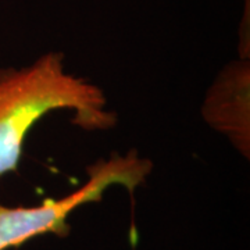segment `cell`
I'll return each mask as SVG.
<instances>
[{"instance_id":"1","label":"cell","mask_w":250,"mask_h":250,"mask_svg":"<svg viewBox=\"0 0 250 250\" xmlns=\"http://www.w3.org/2000/svg\"><path fill=\"white\" fill-rule=\"evenodd\" d=\"M106 104L98 85L65 71L59 52L22 68L0 70V177L17 172L28 132L47 113L68 108L82 129L107 131L117 124V114Z\"/></svg>"},{"instance_id":"2","label":"cell","mask_w":250,"mask_h":250,"mask_svg":"<svg viewBox=\"0 0 250 250\" xmlns=\"http://www.w3.org/2000/svg\"><path fill=\"white\" fill-rule=\"evenodd\" d=\"M153 163L132 149L114 153L88 167V181L62 199L47 197L36 206H6L0 202V250L17 249L24 243L52 233L64 238L71 231L70 215L81 206L100 202L113 185L124 187L131 195L146 182Z\"/></svg>"},{"instance_id":"3","label":"cell","mask_w":250,"mask_h":250,"mask_svg":"<svg viewBox=\"0 0 250 250\" xmlns=\"http://www.w3.org/2000/svg\"><path fill=\"white\" fill-rule=\"evenodd\" d=\"M250 62L246 59L224 67L210 86L202 116L223 134L243 157L250 154Z\"/></svg>"}]
</instances>
